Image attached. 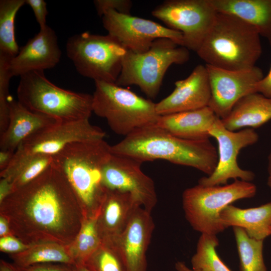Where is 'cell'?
Masks as SVG:
<instances>
[{"instance_id": "cell-1", "label": "cell", "mask_w": 271, "mask_h": 271, "mask_svg": "<svg viewBox=\"0 0 271 271\" xmlns=\"http://www.w3.org/2000/svg\"><path fill=\"white\" fill-rule=\"evenodd\" d=\"M1 204V215L11 234L26 244H71L86 217L64 175L52 165L35 180L19 187Z\"/></svg>"}, {"instance_id": "cell-2", "label": "cell", "mask_w": 271, "mask_h": 271, "mask_svg": "<svg viewBox=\"0 0 271 271\" xmlns=\"http://www.w3.org/2000/svg\"><path fill=\"white\" fill-rule=\"evenodd\" d=\"M113 154L133 158L142 163L164 160L194 168L210 176L218 163V151L209 139L190 140L177 137L159 126H147L110 146Z\"/></svg>"}, {"instance_id": "cell-3", "label": "cell", "mask_w": 271, "mask_h": 271, "mask_svg": "<svg viewBox=\"0 0 271 271\" xmlns=\"http://www.w3.org/2000/svg\"><path fill=\"white\" fill-rule=\"evenodd\" d=\"M110 146L104 139L75 142L52 156V165L66 178L86 216L99 212L107 192L102 169L111 155Z\"/></svg>"}, {"instance_id": "cell-4", "label": "cell", "mask_w": 271, "mask_h": 271, "mask_svg": "<svg viewBox=\"0 0 271 271\" xmlns=\"http://www.w3.org/2000/svg\"><path fill=\"white\" fill-rule=\"evenodd\" d=\"M196 53L206 65L230 70L250 69L262 54L260 36L238 17L218 12Z\"/></svg>"}, {"instance_id": "cell-5", "label": "cell", "mask_w": 271, "mask_h": 271, "mask_svg": "<svg viewBox=\"0 0 271 271\" xmlns=\"http://www.w3.org/2000/svg\"><path fill=\"white\" fill-rule=\"evenodd\" d=\"M17 94L18 101L27 109L59 122L89 119L93 112L92 95L60 88L42 71L21 76Z\"/></svg>"}, {"instance_id": "cell-6", "label": "cell", "mask_w": 271, "mask_h": 271, "mask_svg": "<svg viewBox=\"0 0 271 271\" xmlns=\"http://www.w3.org/2000/svg\"><path fill=\"white\" fill-rule=\"evenodd\" d=\"M92 111L106 119L111 130L124 137L157 123L156 103L115 83L95 81Z\"/></svg>"}, {"instance_id": "cell-7", "label": "cell", "mask_w": 271, "mask_h": 271, "mask_svg": "<svg viewBox=\"0 0 271 271\" xmlns=\"http://www.w3.org/2000/svg\"><path fill=\"white\" fill-rule=\"evenodd\" d=\"M189 58V50L186 47L169 38L157 39L144 53L126 50L115 83L122 87L137 85L150 98H155L170 66L184 64Z\"/></svg>"}, {"instance_id": "cell-8", "label": "cell", "mask_w": 271, "mask_h": 271, "mask_svg": "<svg viewBox=\"0 0 271 271\" xmlns=\"http://www.w3.org/2000/svg\"><path fill=\"white\" fill-rule=\"evenodd\" d=\"M256 193L254 184L239 179L224 185L198 184L183 193L185 217L193 228L201 234L217 235L226 229L220 217L224 208L238 200L252 198Z\"/></svg>"}, {"instance_id": "cell-9", "label": "cell", "mask_w": 271, "mask_h": 271, "mask_svg": "<svg viewBox=\"0 0 271 271\" xmlns=\"http://www.w3.org/2000/svg\"><path fill=\"white\" fill-rule=\"evenodd\" d=\"M66 51L81 75L94 81L115 83L126 50L108 34L101 35L85 32L68 39Z\"/></svg>"}, {"instance_id": "cell-10", "label": "cell", "mask_w": 271, "mask_h": 271, "mask_svg": "<svg viewBox=\"0 0 271 271\" xmlns=\"http://www.w3.org/2000/svg\"><path fill=\"white\" fill-rule=\"evenodd\" d=\"M105 132L91 124L89 119L58 122L33 134L19 146L7 169L1 177L9 176L26 159L36 155L53 156L68 144L78 141L104 139Z\"/></svg>"}, {"instance_id": "cell-11", "label": "cell", "mask_w": 271, "mask_h": 271, "mask_svg": "<svg viewBox=\"0 0 271 271\" xmlns=\"http://www.w3.org/2000/svg\"><path fill=\"white\" fill-rule=\"evenodd\" d=\"M217 13L210 0H167L155 7L152 15L181 32L183 47L196 52Z\"/></svg>"}, {"instance_id": "cell-12", "label": "cell", "mask_w": 271, "mask_h": 271, "mask_svg": "<svg viewBox=\"0 0 271 271\" xmlns=\"http://www.w3.org/2000/svg\"><path fill=\"white\" fill-rule=\"evenodd\" d=\"M211 137L218 144V160L214 172L198 180V184L206 186L224 185L230 179L252 181L255 174L249 170L241 169L237 163L240 150L255 144L258 135L254 128H246L237 131L227 129L218 118L210 130Z\"/></svg>"}, {"instance_id": "cell-13", "label": "cell", "mask_w": 271, "mask_h": 271, "mask_svg": "<svg viewBox=\"0 0 271 271\" xmlns=\"http://www.w3.org/2000/svg\"><path fill=\"white\" fill-rule=\"evenodd\" d=\"M103 27L127 50L136 53L149 50L155 40L170 39L183 46L182 34L154 21L123 14L113 10L106 11L102 17Z\"/></svg>"}, {"instance_id": "cell-14", "label": "cell", "mask_w": 271, "mask_h": 271, "mask_svg": "<svg viewBox=\"0 0 271 271\" xmlns=\"http://www.w3.org/2000/svg\"><path fill=\"white\" fill-rule=\"evenodd\" d=\"M142 163L128 156L111 153L102 169V181L107 190L130 194L142 207L151 212L157 196L154 181L141 169Z\"/></svg>"}, {"instance_id": "cell-15", "label": "cell", "mask_w": 271, "mask_h": 271, "mask_svg": "<svg viewBox=\"0 0 271 271\" xmlns=\"http://www.w3.org/2000/svg\"><path fill=\"white\" fill-rule=\"evenodd\" d=\"M205 66L211 90L208 106L221 119L229 114L241 98L255 92L256 85L264 77L262 70L256 66L240 70Z\"/></svg>"}, {"instance_id": "cell-16", "label": "cell", "mask_w": 271, "mask_h": 271, "mask_svg": "<svg viewBox=\"0 0 271 271\" xmlns=\"http://www.w3.org/2000/svg\"><path fill=\"white\" fill-rule=\"evenodd\" d=\"M61 57L57 35L47 25L9 61L8 69L12 77H20L30 72L52 68L59 63Z\"/></svg>"}, {"instance_id": "cell-17", "label": "cell", "mask_w": 271, "mask_h": 271, "mask_svg": "<svg viewBox=\"0 0 271 271\" xmlns=\"http://www.w3.org/2000/svg\"><path fill=\"white\" fill-rule=\"evenodd\" d=\"M175 86L170 95L156 103L158 115H168L208 106L211 90L205 65L196 66L187 78L176 81Z\"/></svg>"}, {"instance_id": "cell-18", "label": "cell", "mask_w": 271, "mask_h": 271, "mask_svg": "<svg viewBox=\"0 0 271 271\" xmlns=\"http://www.w3.org/2000/svg\"><path fill=\"white\" fill-rule=\"evenodd\" d=\"M154 228L151 212L139 207L115 242L126 271H147L146 253Z\"/></svg>"}, {"instance_id": "cell-19", "label": "cell", "mask_w": 271, "mask_h": 271, "mask_svg": "<svg viewBox=\"0 0 271 271\" xmlns=\"http://www.w3.org/2000/svg\"><path fill=\"white\" fill-rule=\"evenodd\" d=\"M140 206L130 194L107 190L97 220L101 241L115 242Z\"/></svg>"}, {"instance_id": "cell-20", "label": "cell", "mask_w": 271, "mask_h": 271, "mask_svg": "<svg viewBox=\"0 0 271 271\" xmlns=\"http://www.w3.org/2000/svg\"><path fill=\"white\" fill-rule=\"evenodd\" d=\"M58 122L52 117L30 110L11 97L9 124L0 134V149L15 152L26 139Z\"/></svg>"}, {"instance_id": "cell-21", "label": "cell", "mask_w": 271, "mask_h": 271, "mask_svg": "<svg viewBox=\"0 0 271 271\" xmlns=\"http://www.w3.org/2000/svg\"><path fill=\"white\" fill-rule=\"evenodd\" d=\"M218 118L211 108L206 106L193 110L161 115L157 124L181 138L203 140L211 137L210 130Z\"/></svg>"}, {"instance_id": "cell-22", "label": "cell", "mask_w": 271, "mask_h": 271, "mask_svg": "<svg viewBox=\"0 0 271 271\" xmlns=\"http://www.w3.org/2000/svg\"><path fill=\"white\" fill-rule=\"evenodd\" d=\"M270 119L271 98L252 92L241 98L221 120L227 129L237 131L258 127Z\"/></svg>"}, {"instance_id": "cell-23", "label": "cell", "mask_w": 271, "mask_h": 271, "mask_svg": "<svg viewBox=\"0 0 271 271\" xmlns=\"http://www.w3.org/2000/svg\"><path fill=\"white\" fill-rule=\"evenodd\" d=\"M217 12L233 15L254 27L271 46V0H210Z\"/></svg>"}, {"instance_id": "cell-24", "label": "cell", "mask_w": 271, "mask_h": 271, "mask_svg": "<svg viewBox=\"0 0 271 271\" xmlns=\"http://www.w3.org/2000/svg\"><path fill=\"white\" fill-rule=\"evenodd\" d=\"M220 217L226 229L240 227L252 238L264 240L271 235V202L247 209L230 204L221 211Z\"/></svg>"}, {"instance_id": "cell-25", "label": "cell", "mask_w": 271, "mask_h": 271, "mask_svg": "<svg viewBox=\"0 0 271 271\" xmlns=\"http://www.w3.org/2000/svg\"><path fill=\"white\" fill-rule=\"evenodd\" d=\"M14 264L25 267L40 263H63L75 265L69 245L55 242H41L31 244L27 250L11 254Z\"/></svg>"}, {"instance_id": "cell-26", "label": "cell", "mask_w": 271, "mask_h": 271, "mask_svg": "<svg viewBox=\"0 0 271 271\" xmlns=\"http://www.w3.org/2000/svg\"><path fill=\"white\" fill-rule=\"evenodd\" d=\"M99 212L100 211L94 215L85 217L77 235L69 245L75 265L85 264L102 242L97 229Z\"/></svg>"}, {"instance_id": "cell-27", "label": "cell", "mask_w": 271, "mask_h": 271, "mask_svg": "<svg viewBox=\"0 0 271 271\" xmlns=\"http://www.w3.org/2000/svg\"><path fill=\"white\" fill-rule=\"evenodd\" d=\"M26 0L0 1V55L11 59L19 52L15 37V19Z\"/></svg>"}, {"instance_id": "cell-28", "label": "cell", "mask_w": 271, "mask_h": 271, "mask_svg": "<svg viewBox=\"0 0 271 271\" xmlns=\"http://www.w3.org/2000/svg\"><path fill=\"white\" fill-rule=\"evenodd\" d=\"M239 258V271H267L263 257V242L250 237L246 231L233 227Z\"/></svg>"}, {"instance_id": "cell-29", "label": "cell", "mask_w": 271, "mask_h": 271, "mask_svg": "<svg viewBox=\"0 0 271 271\" xmlns=\"http://www.w3.org/2000/svg\"><path fill=\"white\" fill-rule=\"evenodd\" d=\"M218 244L216 235L201 234L191 258L192 268L197 271H231L217 253Z\"/></svg>"}, {"instance_id": "cell-30", "label": "cell", "mask_w": 271, "mask_h": 271, "mask_svg": "<svg viewBox=\"0 0 271 271\" xmlns=\"http://www.w3.org/2000/svg\"><path fill=\"white\" fill-rule=\"evenodd\" d=\"M84 265L92 271H126L116 242L102 241Z\"/></svg>"}, {"instance_id": "cell-31", "label": "cell", "mask_w": 271, "mask_h": 271, "mask_svg": "<svg viewBox=\"0 0 271 271\" xmlns=\"http://www.w3.org/2000/svg\"><path fill=\"white\" fill-rule=\"evenodd\" d=\"M52 156L36 155L23 161L8 177L13 185V191L23 186L41 175L51 165Z\"/></svg>"}, {"instance_id": "cell-32", "label": "cell", "mask_w": 271, "mask_h": 271, "mask_svg": "<svg viewBox=\"0 0 271 271\" xmlns=\"http://www.w3.org/2000/svg\"><path fill=\"white\" fill-rule=\"evenodd\" d=\"M9 60L0 56V134L6 130L9 121V84L12 77L8 69Z\"/></svg>"}, {"instance_id": "cell-33", "label": "cell", "mask_w": 271, "mask_h": 271, "mask_svg": "<svg viewBox=\"0 0 271 271\" xmlns=\"http://www.w3.org/2000/svg\"><path fill=\"white\" fill-rule=\"evenodd\" d=\"M97 14L102 17L108 10H113L118 13L130 15L132 6L130 0H95L93 1Z\"/></svg>"}, {"instance_id": "cell-34", "label": "cell", "mask_w": 271, "mask_h": 271, "mask_svg": "<svg viewBox=\"0 0 271 271\" xmlns=\"http://www.w3.org/2000/svg\"><path fill=\"white\" fill-rule=\"evenodd\" d=\"M31 245L25 243L12 234L1 237L0 239L1 251L11 254L23 252L28 249Z\"/></svg>"}, {"instance_id": "cell-35", "label": "cell", "mask_w": 271, "mask_h": 271, "mask_svg": "<svg viewBox=\"0 0 271 271\" xmlns=\"http://www.w3.org/2000/svg\"><path fill=\"white\" fill-rule=\"evenodd\" d=\"M26 4L31 8L40 29L45 28L48 14L47 3L44 0H26Z\"/></svg>"}, {"instance_id": "cell-36", "label": "cell", "mask_w": 271, "mask_h": 271, "mask_svg": "<svg viewBox=\"0 0 271 271\" xmlns=\"http://www.w3.org/2000/svg\"><path fill=\"white\" fill-rule=\"evenodd\" d=\"M74 265L63 263H40L25 267H20L23 271H74Z\"/></svg>"}, {"instance_id": "cell-37", "label": "cell", "mask_w": 271, "mask_h": 271, "mask_svg": "<svg viewBox=\"0 0 271 271\" xmlns=\"http://www.w3.org/2000/svg\"><path fill=\"white\" fill-rule=\"evenodd\" d=\"M254 91L271 98V67L267 74L257 83Z\"/></svg>"}, {"instance_id": "cell-38", "label": "cell", "mask_w": 271, "mask_h": 271, "mask_svg": "<svg viewBox=\"0 0 271 271\" xmlns=\"http://www.w3.org/2000/svg\"><path fill=\"white\" fill-rule=\"evenodd\" d=\"M15 152L6 150H1L0 151V170L1 172L4 171L10 165L11 162L12 161Z\"/></svg>"}, {"instance_id": "cell-39", "label": "cell", "mask_w": 271, "mask_h": 271, "mask_svg": "<svg viewBox=\"0 0 271 271\" xmlns=\"http://www.w3.org/2000/svg\"><path fill=\"white\" fill-rule=\"evenodd\" d=\"M12 191V183L7 178H1L0 182V203Z\"/></svg>"}, {"instance_id": "cell-40", "label": "cell", "mask_w": 271, "mask_h": 271, "mask_svg": "<svg viewBox=\"0 0 271 271\" xmlns=\"http://www.w3.org/2000/svg\"><path fill=\"white\" fill-rule=\"evenodd\" d=\"M12 234L9 223L3 216L0 217V236L1 237Z\"/></svg>"}, {"instance_id": "cell-41", "label": "cell", "mask_w": 271, "mask_h": 271, "mask_svg": "<svg viewBox=\"0 0 271 271\" xmlns=\"http://www.w3.org/2000/svg\"><path fill=\"white\" fill-rule=\"evenodd\" d=\"M0 271H23L22 269L16 265L15 264H12L1 260L0 262Z\"/></svg>"}, {"instance_id": "cell-42", "label": "cell", "mask_w": 271, "mask_h": 271, "mask_svg": "<svg viewBox=\"0 0 271 271\" xmlns=\"http://www.w3.org/2000/svg\"><path fill=\"white\" fill-rule=\"evenodd\" d=\"M175 269L177 271H197L187 266L185 262L178 261L175 263Z\"/></svg>"}, {"instance_id": "cell-43", "label": "cell", "mask_w": 271, "mask_h": 271, "mask_svg": "<svg viewBox=\"0 0 271 271\" xmlns=\"http://www.w3.org/2000/svg\"><path fill=\"white\" fill-rule=\"evenodd\" d=\"M74 271H92L84 265H74Z\"/></svg>"}, {"instance_id": "cell-44", "label": "cell", "mask_w": 271, "mask_h": 271, "mask_svg": "<svg viewBox=\"0 0 271 271\" xmlns=\"http://www.w3.org/2000/svg\"><path fill=\"white\" fill-rule=\"evenodd\" d=\"M267 172L269 176H271V150L267 159Z\"/></svg>"}, {"instance_id": "cell-45", "label": "cell", "mask_w": 271, "mask_h": 271, "mask_svg": "<svg viewBox=\"0 0 271 271\" xmlns=\"http://www.w3.org/2000/svg\"><path fill=\"white\" fill-rule=\"evenodd\" d=\"M267 184L269 186V187L271 188V176H268Z\"/></svg>"}]
</instances>
